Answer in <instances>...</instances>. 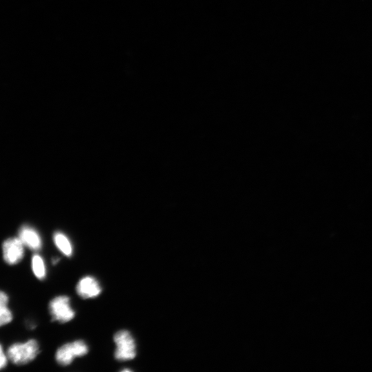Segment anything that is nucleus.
Returning a JSON list of instances; mask_svg holds the SVG:
<instances>
[{"mask_svg":"<svg viewBox=\"0 0 372 372\" xmlns=\"http://www.w3.org/2000/svg\"><path fill=\"white\" fill-rule=\"evenodd\" d=\"M88 352L86 343L82 340L64 344L60 347L55 354L57 363L61 366H68L77 357H82Z\"/></svg>","mask_w":372,"mask_h":372,"instance_id":"7ed1b4c3","label":"nucleus"},{"mask_svg":"<svg viewBox=\"0 0 372 372\" xmlns=\"http://www.w3.org/2000/svg\"><path fill=\"white\" fill-rule=\"evenodd\" d=\"M24 245L17 238H10L2 244L3 258L8 265H13L19 263L24 256Z\"/></svg>","mask_w":372,"mask_h":372,"instance_id":"39448f33","label":"nucleus"},{"mask_svg":"<svg viewBox=\"0 0 372 372\" xmlns=\"http://www.w3.org/2000/svg\"><path fill=\"white\" fill-rule=\"evenodd\" d=\"M49 311L52 320L60 323L68 322L75 316V311L70 306V298L67 296H59L51 300Z\"/></svg>","mask_w":372,"mask_h":372,"instance_id":"20e7f679","label":"nucleus"},{"mask_svg":"<svg viewBox=\"0 0 372 372\" xmlns=\"http://www.w3.org/2000/svg\"><path fill=\"white\" fill-rule=\"evenodd\" d=\"M8 304H0V324L3 326L12 320L11 311L8 308Z\"/></svg>","mask_w":372,"mask_h":372,"instance_id":"9d476101","label":"nucleus"},{"mask_svg":"<svg viewBox=\"0 0 372 372\" xmlns=\"http://www.w3.org/2000/svg\"><path fill=\"white\" fill-rule=\"evenodd\" d=\"M76 291L81 298L87 299L98 296L101 293L102 288L94 277L87 276L79 280Z\"/></svg>","mask_w":372,"mask_h":372,"instance_id":"423d86ee","label":"nucleus"},{"mask_svg":"<svg viewBox=\"0 0 372 372\" xmlns=\"http://www.w3.org/2000/svg\"><path fill=\"white\" fill-rule=\"evenodd\" d=\"M32 269L34 276L39 280L45 279L46 268L42 257L39 254H34L31 261Z\"/></svg>","mask_w":372,"mask_h":372,"instance_id":"1a4fd4ad","label":"nucleus"},{"mask_svg":"<svg viewBox=\"0 0 372 372\" xmlns=\"http://www.w3.org/2000/svg\"><path fill=\"white\" fill-rule=\"evenodd\" d=\"M59 260V258H56V259H53L52 260V263L54 265V264H56L58 262V261Z\"/></svg>","mask_w":372,"mask_h":372,"instance_id":"ddd939ff","label":"nucleus"},{"mask_svg":"<svg viewBox=\"0 0 372 372\" xmlns=\"http://www.w3.org/2000/svg\"><path fill=\"white\" fill-rule=\"evenodd\" d=\"M39 353V345L34 339L23 343H14L7 350V357L14 364L23 365L32 361Z\"/></svg>","mask_w":372,"mask_h":372,"instance_id":"f257e3e1","label":"nucleus"},{"mask_svg":"<svg viewBox=\"0 0 372 372\" xmlns=\"http://www.w3.org/2000/svg\"><path fill=\"white\" fill-rule=\"evenodd\" d=\"M7 364V358L3 353V347L1 345L0 348V368L3 369Z\"/></svg>","mask_w":372,"mask_h":372,"instance_id":"9b49d317","label":"nucleus"},{"mask_svg":"<svg viewBox=\"0 0 372 372\" xmlns=\"http://www.w3.org/2000/svg\"><path fill=\"white\" fill-rule=\"evenodd\" d=\"M19 239L24 246L32 251H39L42 247V240L39 233L28 225L22 226L19 231Z\"/></svg>","mask_w":372,"mask_h":372,"instance_id":"0eeeda50","label":"nucleus"},{"mask_svg":"<svg viewBox=\"0 0 372 372\" xmlns=\"http://www.w3.org/2000/svg\"><path fill=\"white\" fill-rule=\"evenodd\" d=\"M116 344L114 358L118 361H127L134 359L136 355L135 340L130 331L120 330L114 335Z\"/></svg>","mask_w":372,"mask_h":372,"instance_id":"f03ea898","label":"nucleus"},{"mask_svg":"<svg viewBox=\"0 0 372 372\" xmlns=\"http://www.w3.org/2000/svg\"><path fill=\"white\" fill-rule=\"evenodd\" d=\"M8 295L5 292L1 291V294H0V304H8Z\"/></svg>","mask_w":372,"mask_h":372,"instance_id":"f8f14e48","label":"nucleus"},{"mask_svg":"<svg viewBox=\"0 0 372 372\" xmlns=\"http://www.w3.org/2000/svg\"><path fill=\"white\" fill-rule=\"evenodd\" d=\"M53 240L56 247L59 251L68 257L72 255V245L69 238L63 233L57 231L53 236Z\"/></svg>","mask_w":372,"mask_h":372,"instance_id":"6e6552de","label":"nucleus"},{"mask_svg":"<svg viewBox=\"0 0 372 372\" xmlns=\"http://www.w3.org/2000/svg\"><path fill=\"white\" fill-rule=\"evenodd\" d=\"M122 371H125V372H127V371H131V370L127 369H123Z\"/></svg>","mask_w":372,"mask_h":372,"instance_id":"4468645a","label":"nucleus"}]
</instances>
